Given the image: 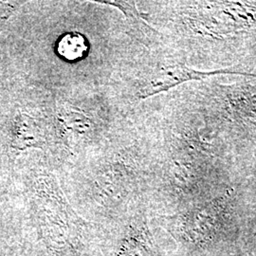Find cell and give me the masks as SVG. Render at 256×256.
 <instances>
[{
	"instance_id": "1",
	"label": "cell",
	"mask_w": 256,
	"mask_h": 256,
	"mask_svg": "<svg viewBox=\"0 0 256 256\" xmlns=\"http://www.w3.org/2000/svg\"><path fill=\"white\" fill-rule=\"evenodd\" d=\"M169 19L192 57L191 66L256 75V1L173 3Z\"/></svg>"
},
{
	"instance_id": "3",
	"label": "cell",
	"mask_w": 256,
	"mask_h": 256,
	"mask_svg": "<svg viewBox=\"0 0 256 256\" xmlns=\"http://www.w3.org/2000/svg\"><path fill=\"white\" fill-rule=\"evenodd\" d=\"M224 75L256 78L254 74L234 68L204 70L190 66L182 60L162 61L146 70L142 76L140 77L135 88V97L138 100H146L186 82H202L205 81V79Z\"/></svg>"
},
{
	"instance_id": "6",
	"label": "cell",
	"mask_w": 256,
	"mask_h": 256,
	"mask_svg": "<svg viewBox=\"0 0 256 256\" xmlns=\"http://www.w3.org/2000/svg\"><path fill=\"white\" fill-rule=\"evenodd\" d=\"M58 120L68 138H82L90 132V119L70 104H63L58 110Z\"/></svg>"
},
{
	"instance_id": "2",
	"label": "cell",
	"mask_w": 256,
	"mask_h": 256,
	"mask_svg": "<svg viewBox=\"0 0 256 256\" xmlns=\"http://www.w3.org/2000/svg\"><path fill=\"white\" fill-rule=\"evenodd\" d=\"M192 110L238 153L256 151V84L247 80L196 84Z\"/></svg>"
},
{
	"instance_id": "7",
	"label": "cell",
	"mask_w": 256,
	"mask_h": 256,
	"mask_svg": "<svg viewBox=\"0 0 256 256\" xmlns=\"http://www.w3.org/2000/svg\"><path fill=\"white\" fill-rule=\"evenodd\" d=\"M88 43L81 34H66L61 37L57 44V52L66 60L75 61L82 58L88 52Z\"/></svg>"
},
{
	"instance_id": "8",
	"label": "cell",
	"mask_w": 256,
	"mask_h": 256,
	"mask_svg": "<svg viewBox=\"0 0 256 256\" xmlns=\"http://www.w3.org/2000/svg\"><path fill=\"white\" fill-rule=\"evenodd\" d=\"M10 12H12V7H9L8 9L6 10H4L3 6L0 8V25L4 22V20H6V18H8Z\"/></svg>"
},
{
	"instance_id": "5",
	"label": "cell",
	"mask_w": 256,
	"mask_h": 256,
	"mask_svg": "<svg viewBox=\"0 0 256 256\" xmlns=\"http://www.w3.org/2000/svg\"><path fill=\"white\" fill-rule=\"evenodd\" d=\"M96 3L110 5L122 12L142 40L152 42L160 36V32L142 18L135 1H96Z\"/></svg>"
},
{
	"instance_id": "4",
	"label": "cell",
	"mask_w": 256,
	"mask_h": 256,
	"mask_svg": "<svg viewBox=\"0 0 256 256\" xmlns=\"http://www.w3.org/2000/svg\"><path fill=\"white\" fill-rule=\"evenodd\" d=\"M45 144L46 135L40 122L28 114H19L12 128V149L22 151L28 148H42Z\"/></svg>"
}]
</instances>
